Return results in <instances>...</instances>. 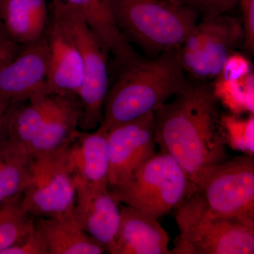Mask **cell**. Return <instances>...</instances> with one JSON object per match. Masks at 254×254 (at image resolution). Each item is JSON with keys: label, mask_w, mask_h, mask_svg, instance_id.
<instances>
[{"label": "cell", "mask_w": 254, "mask_h": 254, "mask_svg": "<svg viewBox=\"0 0 254 254\" xmlns=\"http://www.w3.org/2000/svg\"><path fill=\"white\" fill-rule=\"evenodd\" d=\"M175 97L155 110V141L195 189L206 170L227 159L218 101L206 82H190Z\"/></svg>", "instance_id": "cell-1"}, {"label": "cell", "mask_w": 254, "mask_h": 254, "mask_svg": "<svg viewBox=\"0 0 254 254\" xmlns=\"http://www.w3.org/2000/svg\"><path fill=\"white\" fill-rule=\"evenodd\" d=\"M103 104L99 127H112L155 112L172 97L181 93L190 82L185 77L179 49L164 52L151 60L141 59L118 68Z\"/></svg>", "instance_id": "cell-2"}, {"label": "cell", "mask_w": 254, "mask_h": 254, "mask_svg": "<svg viewBox=\"0 0 254 254\" xmlns=\"http://www.w3.org/2000/svg\"><path fill=\"white\" fill-rule=\"evenodd\" d=\"M110 4L127 41L155 57L179 49L200 16L179 0H110Z\"/></svg>", "instance_id": "cell-3"}, {"label": "cell", "mask_w": 254, "mask_h": 254, "mask_svg": "<svg viewBox=\"0 0 254 254\" xmlns=\"http://www.w3.org/2000/svg\"><path fill=\"white\" fill-rule=\"evenodd\" d=\"M117 201L158 219L175 210L194 189L185 170L160 150L118 186L108 187Z\"/></svg>", "instance_id": "cell-4"}, {"label": "cell", "mask_w": 254, "mask_h": 254, "mask_svg": "<svg viewBox=\"0 0 254 254\" xmlns=\"http://www.w3.org/2000/svg\"><path fill=\"white\" fill-rule=\"evenodd\" d=\"M175 210L180 235L171 254H254V227L210 215L193 193Z\"/></svg>", "instance_id": "cell-5"}, {"label": "cell", "mask_w": 254, "mask_h": 254, "mask_svg": "<svg viewBox=\"0 0 254 254\" xmlns=\"http://www.w3.org/2000/svg\"><path fill=\"white\" fill-rule=\"evenodd\" d=\"M48 6L67 28L81 53L83 81L78 94L82 107L79 129L93 131L102 123L103 104L110 88L108 56L76 8L63 0H50Z\"/></svg>", "instance_id": "cell-6"}, {"label": "cell", "mask_w": 254, "mask_h": 254, "mask_svg": "<svg viewBox=\"0 0 254 254\" xmlns=\"http://www.w3.org/2000/svg\"><path fill=\"white\" fill-rule=\"evenodd\" d=\"M192 193L210 215L254 227L253 157H237L208 169Z\"/></svg>", "instance_id": "cell-7"}, {"label": "cell", "mask_w": 254, "mask_h": 254, "mask_svg": "<svg viewBox=\"0 0 254 254\" xmlns=\"http://www.w3.org/2000/svg\"><path fill=\"white\" fill-rule=\"evenodd\" d=\"M244 43L243 26L236 16H203L179 48L182 68L195 81L214 79L227 58L243 48Z\"/></svg>", "instance_id": "cell-8"}, {"label": "cell", "mask_w": 254, "mask_h": 254, "mask_svg": "<svg viewBox=\"0 0 254 254\" xmlns=\"http://www.w3.org/2000/svg\"><path fill=\"white\" fill-rule=\"evenodd\" d=\"M28 171L29 179L20 200L26 213L34 219L72 213L76 185L62 150L31 157Z\"/></svg>", "instance_id": "cell-9"}, {"label": "cell", "mask_w": 254, "mask_h": 254, "mask_svg": "<svg viewBox=\"0 0 254 254\" xmlns=\"http://www.w3.org/2000/svg\"><path fill=\"white\" fill-rule=\"evenodd\" d=\"M108 187L121 185L155 153V116L151 112L108 131Z\"/></svg>", "instance_id": "cell-10"}, {"label": "cell", "mask_w": 254, "mask_h": 254, "mask_svg": "<svg viewBox=\"0 0 254 254\" xmlns=\"http://www.w3.org/2000/svg\"><path fill=\"white\" fill-rule=\"evenodd\" d=\"M48 67L49 49L43 34L38 41L21 46L13 59L0 66V100L14 103L49 94Z\"/></svg>", "instance_id": "cell-11"}, {"label": "cell", "mask_w": 254, "mask_h": 254, "mask_svg": "<svg viewBox=\"0 0 254 254\" xmlns=\"http://www.w3.org/2000/svg\"><path fill=\"white\" fill-rule=\"evenodd\" d=\"M44 36L49 49V94L77 95L83 81L81 53L63 21L49 6Z\"/></svg>", "instance_id": "cell-12"}, {"label": "cell", "mask_w": 254, "mask_h": 254, "mask_svg": "<svg viewBox=\"0 0 254 254\" xmlns=\"http://www.w3.org/2000/svg\"><path fill=\"white\" fill-rule=\"evenodd\" d=\"M61 150L75 184L108 187V132L78 129Z\"/></svg>", "instance_id": "cell-13"}, {"label": "cell", "mask_w": 254, "mask_h": 254, "mask_svg": "<svg viewBox=\"0 0 254 254\" xmlns=\"http://www.w3.org/2000/svg\"><path fill=\"white\" fill-rule=\"evenodd\" d=\"M75 185L73 218L83 231L104 246L108 252L120 225V203L114 198L108 187Z\"/></svg>", "instance_id": "cell-14"}, {"label": "cell", "mask_w": 254, "mask_h": 254, "mask_svg": "<svg viewBox=\"0 0 254 254\" xmlns=\"http://www.w3.org/2000/svg\"><path fill=\"white\" fill-rule=\"evenodd\" d=\"M170 239L158 219L125 205L118 232L108 250L111 254H171Z\"/></svg>", "instance_id": "cell-15"}, {"label": "cell", "mask_w": 254, "mask_h": 254, "mask_svg": "<svg viewBox=\"0 0 254 254\" xmlns=\"http://www.w3.org/2000/svg\"><path fill=\"white\" fill-rule=\"evenodd\" d=\"M214 96L230 114H254V73L245 55L235 51L227 58L211 86Z\"/></svg>", "instance_id": "cell-16"}, {"label": "cell", "mask_w": 254, "mask_h": 254, "mask_svg": "<svg viewBox=\"0 0 254 254\" xmlns=\"http://www.w3.org/2000/svg\"><path fill=\"white\" fill-rule=\"evenodd\" d=\"M79 11L94 33L105 54L113 58L117 68L141 59L119 29L110 0H63Z\"/></svg>", "instance_id": "cell-17"}, {"label": "cell", "mask_w": 254, "mask_h": 254, "mask_svg": "<svg viewBox=\"0 0 254 254\" xmlns=\"http://www.w3.org/2000/svg\"><path fill=\"white\" fill-rule=\"evenodd\" d=\"M81 114V103L77 95L54 94L49 115L28 149L30 156L61 150L79 129Z\"/></svg>", "instance_id": "cell-18"}, {"label": "cell", "mask_w": 254, "mask_h": 254, "mask_svg": "<svg viewBox=\"0 0 254 254\" xmlns=\"http://www.w3.org/2000/svg\"><path fill=\"white\" fill-rule=\"evenodd\" d=\"M48 254H101L104 246L83 231L72 213L53 218L35 219Z\"/></svg>", "instance_id": "cell-19"}, {"label": "cell", "mask_w": 254, "mask_h": 254, "mask_svg": "<svg viewBox=\"0 0 254 254\" xmlns=\"http://www.w3.org/2000/svg\"><path fill=\"white\" fill-rule=\"evenodd\" d=\"M53 101L54 94L41 93L25 101L11 103L6 115V140L28 153L49 115Z\"/></svg>", "instance_id": "cell-20"}, {"label": "cell", "mask_w": 254, "mask_h": 254, "mask_svg": "<svg viewBox=\"0 0 254 254\" xmlns=\"http://www.w3.org/2000/svg\"><path fill=\"white\" fill-rule=\"evenodd\" d=\"M48 14L47 0H5L0 9V18L5 29L19 46L41 39Z\"/></svg>", "instance_id": "cell-21"}, {"label": "cell", "mask_w": 254, "mask_h": 254, "mask_svg": "<svg viewBox=\"0 0 254 254\" xmlns=\"http://www.w3.org/2000/svg\"><path fill=\"white\" fill-rule=\"evenodd\" d=\"M31 156L6 140L0 145V206L18 203L29 179Z\"/></svg>", "instance_id": "cell-22"}, {"label": "cell", "mask_w": 254, "mask_h": 254, "mask_svg": "<svg viewBox=\"0 0 254 254\" xmlns=\"http://www.w3.org/2000/svg\"><path fill=\"white\" fill-rule=\"evenodd\" d=\"M35 219L18 203L0 206V254L31 231Z\"/></svg>", "instance_id": "cell-23"}, {"label": "cell", "mask_w": 254, "mask_h": 254, "mask_svg": "<svg viewBox=\"0 0 254 254\" xmlns=\"http://www.w3.org/2000/svg\"><path fill=\"white\" fill-rule=\"evenodd\" d=\"M220 125L226 145L254 157V114L248 118L226 114L220 116Z\"/></svg>", "instance_id": "cell-24"}, {"label": "cell", "mask_w": 254, "mask_h": 254, "mask_svg": "<svg viewBox=\"0 0 254 254\" xmlns=\"http://www.w3.org/2000/svg\"><path fill=\"white\" fill-rule=\"evenodd\" d=\"M1 254H48L41 234L36 226L17 243L1 252Z\"/></svg>", "instance_id": "cell-25"}, {"label": "cell", "mask_w": 254, "mask_h": 254, "mask_svg": "<svg viewBox=\"0 0 254 254\" xmlns=\"http://www.w3.org/2000/svg\"><path fill=\"white\" fill-rule=\"evenodd\" d=\"M198 11L202 16L230 14L237 6L239 0H179Z\"/></svg>", "instance_id": "cell-26"}, {"label": "cell", "mask_w": 254, "mask_h": 254, "mask_svg": "<svg viewBox=\"0 0 254 254\" xmlns=\"http://www.w3.org/2000/svg\"><path fill=\"white\" fill-rule=\"evenodd\" d=\"M242 13V26L245 31L243 49L247 53H254V0H239Z\"/></svg>", "instance_id": "cell-27"}, {"label": "cell", "mask_w": 254, "mask_h": 254, "mask_svg": "<svg viewBox=\"0 0 254 254\" xmlns=\"http://www.w3.org/2000/svg\"><path fill=\"white\" fill-rule=\"evenodd\" d=\"M21 48V46L15 43L9 37L0 36V66L13 59Z\"/></svg>", "instance_id": "cell-28"}, {"label": "cell", "mask_w": 254, "mask_h": 254, "mask_svg": "<svg viewBox=\"0 0 254 254\" xmlns=\"http://www.w3.org/2000/svg\"><path fill=\"white\" fill-rule=\"evenodd\" d=\"M11 103L0 100V145L6 141V115Z\"/></svg>", "instance_id": "cell-29"}, {"label": "cell", "mask_w": 254, "mask_h": 254, "mask_svg": "<svg viewBox=\"0 0 254 254\" xmlns=\"http://www.w3.org/2000/svg\"><path fill=\"white\" fill-rule=\"evenodd\" d=\"M0 36L9 37V35H8L7 32L6 31V29H5L4 24H3L1 18H0Z\"/></svg>", "instance_id": "cell-30"}, {"label": "cell", "mask_w": 254, "mask_h": 254, "mask_svg": "<svg viewBox=\"0 0 254 254\" xmlns=\"http://www.w3.org/2000/svg\"><path fill=\"white\" fill-rule=\"evenodd\" d=\"M5 0H0V9H1V6H2L3 3H4V1Z\"/></svg>", "instance_id": "cell-31"}]
</instances>
